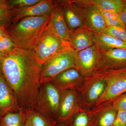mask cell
Here are the masks:
<instances>
[{"mask_svg":"<svg viewBox=\"0 0 126 126\" xmlns=\"http://www.w3.org/2000/svg\"><path fill=\"white\" fill-rule=\"evenodd\" d=\"M41 67L30 50L16 47L0 55V71L22 110L34 108L41 85Z\"/></svg>","mask_w":126,"mask_h":126,"instance_id":"cell-1","label":"cell"},{"mask_svg":"<svg viewBox=\"0 0 126 126\" xmlns=\"http://www.w3.org/2000/svg\"><path fill=\"white\" fill-rule=\"evenodd\" d=\"M52 14L23 18L7 30L16 47L32 50L47 28Z\"/></svg>","mask_w":126,"mask_h":126,"instance_id":"cell-2","label":"cell"},{"mask_svg":"<svg viewBox=\"0 0 126 126\" xmlns=\"http://www.w3.org/2000/svg\"><path fill=\"white\" fill-rule=\"evenodd\" d=\"M77 52L69 45L52 56L42 65L40 83L50 82L55 76L66 69L75 68Z\"/></svg>","mask_w":126,"mask_h":126,"instance_id":"cell-3","label":"cell"},{"mask_svg":"<svg viewBox=\"0 0 126 126\" xmlns=\"http://www.w3.org/2000/svg\"><path fill=\"white\" fill-rule=\"evenodd\" d=\"M101 71L103 73L107 85L103 94L94 108L101 107L111 103L126 92V68Z\"/></svg>","mask_w":126,"mask_h":126,"instance_id":"cell-4","label":"cell"},{"mask_svg":"<svg viewBox=\"0 0 126 126\" xmlns=\"http://www.w3.org/2000/svg\"><path fill=\"white\" fill-rule=\"evenodd\" d=\"M107 85L101 71L85 77L82 86L78 89L81 96L82 109L89 110L93 108L103 94Z\"/></svg>","mask_w":126,"mask_h":126,"instance_id":"cell-5","label":"cell"},{"mask_svg":"<svg viewBox=\"0 0 126 126\" xmlns=\"http://www.w3.org/2000/svg\"><path fill=\"white\" fill-rule=\"evenodd\" d=\"M69 45L47 27L32 51L41 64H43L58 52Z\"/></svg>","mask_w":126,"mask_h":126,"instance_id":"cell-6","label":"cell"},{"mask_svg":"<svg viewBox=\"0 0 126 126\" xmlns=\"http://www.w3.org/2000/svg\"><path fill=\"white\" fill-rule=\"evenodd\" d=\"M60 98L61 92L53 84L50 82L42 84L34 109L56 121Z\"/></svg>","mask_w":126,"mask_h":126,"instance_id":"cell-7","label":"cell"},{"mask_svg":"<svg viewBox=\"0 0 126 126\" xmlns=\"http://www.w3.org/2000/svg\"><path fill=\"white\" fill-rule=\"evenodd\" d=\"M75 66L83 77L90 76L99 71L102 64V55L96 44L77 52L75 57Z\"/></svg>","mask_w":126,"mask_h":126,"instance_id":"cell-8","label":"cell"},{"mask_svg":"<svg viewBox=\"0 0 126 126\" xmlns=\"http://www.w3.org/2000/svg\"><path fill=\"white\" fill-rule=\"evenodd\" d=\"M61 92V98L57 117L58 124L68 125L75 115L82 110L80 94L77 89Z\"/></svg>","mask_w":126,"mask_h":126,"instance_id":"cell-9","label":"cell"},{"mask_svg":"<svg viewBox=\"0 0 126 126\" xmlns=\"http://www.w3.org/2000/svg\"><path fill=\"white\" fill-rule=\"evenodd\" d=\"M81 8L84 26L96 34L103 32L107 26L99 8L89 0H77Z\"/></svg>","mask_w":126,"mask_h":126,"instance_id":"cell-10","label":"cell"},{"mask_svg":"<svg viewBox=\"0 0 126 126\" xmlns=\"http://www.w3.org/2000/svg\"><path fill=\"white\" fill-rule=\"evenodd\" d=\"M54 6V0H42L38 4L31 6L11 9L13 17L12 24H15L26 17L52 15Z\"/></svg>","mask_w":126,"mask_h":126,"instance_id":"cell-11","label":"cell"},{"mask_svg":"<svg viewBox=\"0 0 126 126\" xmlns=\"http://www.w3.org/2000/svg\"><path fill=\"white\" fill-rule=\"evenodd\" d=\"M84 77L75 68L66 69L52 79L50 82L60 92L70 89H78L84 80Z\"/></svg>","mask_w":126,"mask_h":126,"instance_id":"cell-12","label":"cell"},{"mask_svg":"<svg viewBox=\"0 0 126 126\" xmlns=\"http://www.w3.org/2000/svg\"><path fill=\"white\" fill-rule=\"evenodd\" d=\"M65 23L71 32L84 27L82 15L77 0H59Z\"/></svg>","mask_w":126,"mask_h":126,"instance_id":"cell-13","label":"cell"},{"mask_svg":"<svg viewBox=\"0 0 126 126\" xmlns=\"http://www.w3.org/2000/svg\"><path fill=\"white\" fill-rule=\"evenodd\" d=\"M47 27L63 40L69 43L72 32L65 23L59 0H54L53 11Z\"/></svg>","mask_w":126,"mask_h":126,"instance_id":"cell-14","label":"cell"},{"mask_svg":"<svg viewBox=\"0 0 126 126\" xmlns=\"http://www.w3.org/2000/svg\"><path fill=\"white\" fill-rule=\"evenodd\" d=\"M21 110L13 91L0 71V116Z\"/></svg>","mask_w":126,"mask_h":126,"instance_id":"cell-15","label":"cell"},{"mask_svg":"<svg viewBox=\"0 0 126 126\" xmlns=\"http://www.w3.org/2000/svg\"><path fill=\"white\" fill-rule=\"evenodd\" d=\"M100 51L102 64L99 71L126 68V49L115 48Z\"/></svg>","mask_w":126,"mask_h":126,"instance_id":"cell-16","label":"cell"},{"mask_svg":"<svg viewBox=\"0 0 126 126\" xmlns=\"http://www.w3.org/2000/svg\"><path fill=\"white\" fill-rule=\"evenodd\" d=\"M90 110L92 126H112L118 111L112 102Z\"/></svg>","mask_w":126,"mask_h":126,"instance_id":"cell-17","label":"cell"},{"mask_svg":"<svg viewBox=\"0 0 126 126\" xmlns=\"http://www.w3.org/2000/svg\"><path fill=\"white\" fill-rule=\"evenodd\" d=\"M96 34L84 27L72 32L69 43L77 52L95 44Z\"/></svg>","mask_w":126,"mask_h":126,"instance_id":"cell-18","label":"cell"},{"mask_svg":"<svg viewBox=\"0 0 126 126\" xmlns=\"http://www.w3.org/2000/svg\"><path fill=\"white\" fill-rule=\"evenodd\" d=\"M95 44L100 50L115 48L126 49V42L108 35L103 33L96 34Z\"/></svg>","mask_w":126,"mask_h":126,"instance_id":"cell-19","label":"cell"},{"mask_svg":"<svg viewBox=\"0 0 126 126\" xmlns=\"http://www.w3.org/2000/svg\"><path fill=\"white\" fill-rule=\"evenodd\" d=\"M26 119L25 110L8 113L0 116V126H26Z\"/></svg>","mask_w":126,"mask_h":126,"instance_id":"cell-20","label":"cell"},{"mask_svg":"<svg viewBox=\"0 0 126 126\" xmlns=\"http://www.w3.org/2000/svg\"><path fill=\"white\" fill-rule=\"evenodd\" d=\"M32 126H56V121L47 117L35 109L25 110Z\"/></svg>","mask_w":126,"mask_h":126,"instance_id":"cell-21","label":"cell"},{"mask_svg":"<svg viewBox=\"0 0 126 126\" xmlns=\"http://www.w3.org/2000/svg\"><path fill=\"white\" fill-rule=\"evenodd\" d=\"M92 4L101 10L119 14L124 0H89Z\"/></svg>","mask_w":126,"mask_h":126,"instance_id":"cell-22","label":"cell"},{"mask_svg":"<svg viewBox=\"0 0 126 126\" xmlns=\"http://www.w3.org/2000/svg\"><path fill=\"white\" fill-rule=\"evenodd\" d=\"M69 126H92L90 110H82L74 116Z\"/></svg>","mask_w":126,"mask_h":126,"instance_id":"cell-23","label":"cell"},{"mask_svg":"<svg viewBox=\"0 0 126 126\" xmlns=\"http://www.w3.org/2000/svg\"><path fill=\"white\" fill-rule=\"evenodd\" d=\"M7 1L1 0L0 2V26L5 28L10 26L13 18L11 9L8 6Z\"/></svg>","mask_w":126,"mask_h":126,"instance_id":"cell-24","label":"cell"},{"mask_svg":"<svg viewBox=\"0 0 126 126\" xmlns=\"http://www.w3.org/2000/svg\"><path fill=\"white\" fill-rule=\"evenodd\" d=\"M101 33L126 42V31L120 27H108Z\"/></svg>","mask_w":126,"mask_h":126,"instance_id":"cell-25","label":"cell"},{"mask_svg":"<svg viewBox=\"0 0 126 126\" xmlns=\"http://www.w3.org/2000/svg\"><path fill=\"white\" fill-rule=\"evenodd\" d=\"M15 48V43L9 35L0 39V54L7 53Z\"/></svg>","mask_w":126,"mask_h":126,"instance_id":"cell-26","label":"cell"},{"mask_svg":"<svg viewBox=\"0 0 126 126\" xmlns=\"http://www.w3.org/2000/svg\"><path fill=\"white\" fill-rule=\"evenodd\" d=\"M42 0H7L8 6L11 9L31 6L38 4Z\"/></svg>","mask_w":126,"mask_h":126,"instance_id":"cell-27","label":"cell"},{"mask_svg":"<svg viewBox=\"0 0 126 126\" xmlns=\"http://www.w3.org/2000/svg\"><path fill=\"white\" fill-rule=\"evenodd\" d=\"M112 103L118 111L126 112V92L116 98Z\"/></svg>","mask_w":126,"mask_h":126,"instance_id":"cell-28","label":"cell"},{"mask_svg":"<svg viewBox=\"0 0 126 126\" xmlns=\"http://www.w3.org/2000/svg\"><path fill=\"white\" fill-rule=\"evenodd\" d=\"M112 126H126V112L118 111Z\"/></svg>","mask_w":126,"mask_h":126,"instance_id":"cell-29","label":"cell"},{"mask_svg":"<svg viewBox=\"0 0 126 126\" xmlns=\"http://www.w3.org/2000/svg\"><path fill=\"white\" fill-rule=\"evenodd\" d=\"M119 19L126 29V0H124L122 8L119 14Z\"/></svg>","mask_w":126,"mask_h":126,"instance_id":"cell-30","label":"cell"},{"mask_svg":"<svg viewBox=\"0 0 126 126\" xmlns=\"http://www.w3.org/2000/svg\"><path fill=\"white\" fill-rule=\"evenodd\" d=\"M8 35L9 34L6 28L0 26V39Z\"/></svg>","mask_w":126,"mask_h":126,"instance_id":"cell-31","label":"cell"},{"mask_svg":"<svg viewBox=\"0 0 126 126\" xmlns=\"http://www.w3.org/2000/svg\"><path fill=\"white\" fill-rule=\"evenodd\" d=\"M27 117V116H26ZM26 126H32L29 120L28 119L27 117V119H26Z\"/></svg>","mask_w":126,"mask_h":126,"instance_id":"cell-32","label":"cell"},{"mask_svg":"<svg viewBox=\"0 0 126 126\" xmlns=\"http://www.w3.org/2000/svg\"><path fill=\"white\" fill-rule=\"evenodd\" d=\"M56 126H69L68 125H66V124H58L57 123V124H56Z\"/></svg>","mask_w":126,"mask_h":126,"instance_id":"cell-33","label":"cell"},{"mask_svg":"<svg viewBox=\"0 0 126 126\" xmlns=\"http://www.w3.org/2000/svg\"><path fill=\"white\" fill-rule=\"evenodd\" d=\"M1 0H0V2H1Z\"/></svg>","mask_w":126,"mask_h":126,"instance_id":"cell-34","label":"cell"},{"mask_svg":"<svg viewBox=\"0 0 126 126\" xmlns=\"http://www.w3.org/2000/svg\"><path fill=\"white\" fill-rule=\"evenodd\" d=\"M0 55H1V54H0Z\"/></svg>","mask_w":126,"mask_h":126,"instance_id":"cell-35","label":"cell"}]
</instances>
